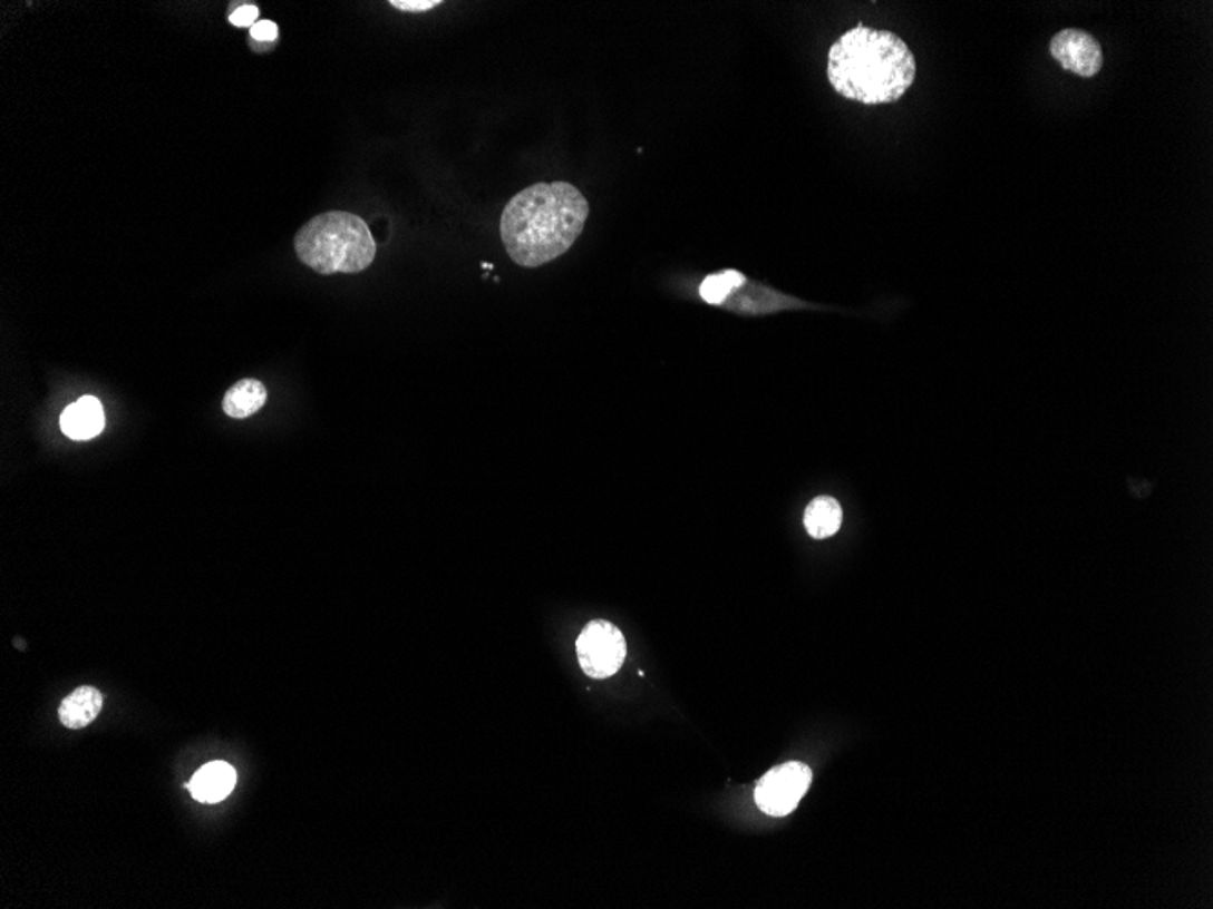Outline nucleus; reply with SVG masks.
I'll list each match as a JSON object with an SVG mask.
<instances>
[{
  "label": "nucleus",
  "instance_id": "4",
  "mask_svg": "<svg viewBox=\"0 0 1213 909\" xmlns=\"http://www.w3.org/2000/svg\"><path fill=\"white\" fill-rule=\"evenodd\" d=\"M578 661L592 680H606L622 668L627 643L622 631L605 619H594L576 641Z\"/></svg>",
  "mask_w": 1213,
  "mask_h": 909
},
{
  "label": "nucleus",
  "instance_id": "7",
  "mask_svg": "<svg viewBox=\"0 0 1213 909\" xmlns=\"http://www.w3.org/2000/svg\"><path fill=\"white\" fill-rule=\"evenodd\" d=\"M721 307L730 309L732 313L768 314L778 313L785 309H807L811 305L802 300L790 299L787 294L778 293L774 289L750 284L744 276L721 303Z\"/></svg>",
  "mask_w": 1213,
  "mask_h": 909
},
{
  "label": "nucleus",
  "instance_id": "14",
  "mask_svg": "<svg viewBox=\"0 0 1213 909\" xmlns=\"http://www.w3.org/2000/svg\"><path fill=\"white\" fill-rule=\"evenodd\" d=\"M251 37L259 42H273L279 37V26L274 25L273 20H259L251 28Z\"/></svg>",
  "mask_w": 1213,
  "mask_h": 909
},
{
  "label": "nucleus",
  "instance_id": "15",
  "mask_svg": "<svg viewBox=\"0 0 1213 909\" xmlns=\"http://www.w3.org/2000/svg\"><path fill=\"white\" fill-rule=\"evenodd\" d=\"M440 0H391L389 6L401 11H427L440 6Z\"/></svg>",
  "mask_w": 1213,
  "mask_h": 909
},
{
  "label": "nucleus",
  "instance_id": "2",
  "mask_svg": "<svg viewBox=\"0 0 1213 909\" xmlns=\"http://www.w3.org/2000/svg\"><path fill=\"white\" fill-rule=\"evenodd\" d=\"M827 75L834 91L852 102H897L914 84L915 57L900 35L860 25L832 45Z\"/></svg>",
  "mask_w": 1213,
  "mask_h": 909
},
{
  "label": "nucleus",
  "instance_id": "9",
  "mask_svg": "<svg viewBox=\"0 0 1213 909\" xmlns=\"http://www.w3.org/2000/svg\"><path fill=\"white\" fill-rule=\"evenodd\" d=\"M104 423L103 403L94 397L80 398L74 405L66 407L60 416V429L75 441L91 440L104 431Z\"/></svg>",
  "mask_w": 1213,
  "mask_h": 909
},
{
  "label": "nucleus",
  "instance_id": "3",
  "mask_svg": "<svg viewBox=\"0 0 1213 909\" xmlns=\"http://www.w3.org/2000/svg\"><path fill=\"white\" fill-rule=\"evenodd\" d=\"M294 251L303 265L319 274H352L371 267L377 242L360 216L329 211L300 227Z\"/></svg>",
  "mask_w": 1213,
  "mask_h": 909
},
{
  "label": "nucleus",
  "instance_id": "1",
  "mask_svg": "<svg viewBox=\"0 0 1213 909\" xmlns=\"http://www.w3.org/2000/svg\"><path fill=\"white\" fill-rule=\"evenodd\" d=\"M589 202L569 182H538L511 198L499 221L505 251L520 267H540L567 253L582 235Z\"/></svg>",
  "mask_w": 1213,
  "mask_h": 909
},
{
  "label": "nucleus",
  "instance_id": "10",
  "mask_svg": "<svg viewBox=\"0 0 1213 909\" xmlns=\"http://www.w3.org/2000/svg\"><path fill=\"white\" fill-rule=\"evenodd\" d=\"M103 694L94 686H79L66 695L59 706L60 723L69 730H83L94 723L103 710Z\"/></svg>",
  "mask_w": 1213,
  "mask_h": 909
},
{
  "label": "nucleus",
  "instance_id": "13",
  "mask_svg": "<svg viewBox=\"0 0 1213 909\" xmlns=\"http://www.w3.org/2000/svg\"><path fill=\"white\" fill-rule=\"evenodd\" d=\"M259 8L253 4H244L236 8L230 16V22L236 28H253L259 22Z\"/></svg>",
  "mask_w": 1213,
  "mask_h": 909
},
{
  "label": "nucleus",
  "instance_id": "8",
  "mask_svg": "<svg viewBox=\"0 0 1213 909\" xmlns=\"http://www.w3.org/2000/svg\"><path fill=\"white\" fill-rule=\"evenodd\" d=\"M235 784V768L224 761H213L193 775L192 781L187 782V790L195 801L215 804L224 801L233 792Z\"/></svg>",
  "mask_w": 1213,
  "mask_h": 909
},
{
  "label": "nucleus",
  "instance_id": "12",
  "mask_svg": "<svg viewBox=\"0 0 1213 909\" xmlns=\"http://www.w3.org/2000/svg\"><path fill=\"white\" fill-rule=\"evenodd\" d=\"M803 524L814 539L831 538L842 527V505L831 496H819L808 504L803 516Z\"/></svg>",
  "mask_w": 1213,
  "mask_h": 909
},
{
  "label": "nucleus",
  "instance_id": "5",
  "mask_svg": "<svg viewBox=\"0 0 1213 909\" xmlns=\"http://www.w3.org/2000/svg\"><path fill=\"white\" fill-rule=\"evenodd\" d=\"M813 782V772L807 764L790 761L776 766L759 779L754 790V801L761 812L770 817H787L798 808L803 795Z\"/></svg>",
  "mask_w": 1213,
  "mask_h": 909
},
{
  "label": "nucleus",
  "instance_id": "11",
  "mask_svg": "<svg viewBox=\"0 0 1213 909\" xmlns=\"http://www.w3.org/2000/svg\"><path fill=\"white\" fill-rule=\"evenodd\" d=\"M265 401H268V391H265L264 383L248 378V380H240V382L231 387L230 391L225 392L222 407H224V412L230 418L244 420V418L256 414L265 405Z\"/></svg>",
  "mask_w": 1213,
  "mask_h": 909
},
{
  "label": "nucleus",
  "instance_id": "6",
  "mask_svg": "<svg viewBox=\"0 0 1213 909\" xmlns=\"http://www.w3.org/2000/svg\"><path fill=\"white\" fill-rule=\"evenodd\" d=\"M1050 53L1057 65L1081 79L1096 77L1105 62L1102 45L1097 42L1096 37L1076 28H1068L1054 35Z\"/></svg>",
  "mask_w": 1213,
  "mask_h": 909
}]
</instances>
